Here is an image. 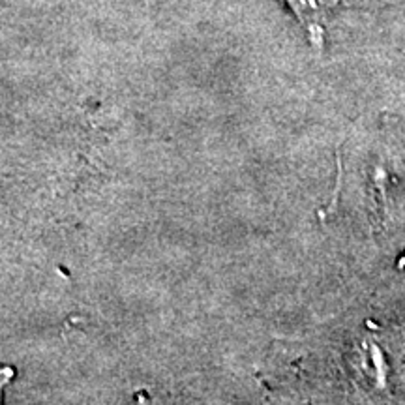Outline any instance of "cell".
<instances>
[{
  "label": "cell",
  "mask_w": 405,
  "mask_h": 405,
  "mask_svg": "<svg viewBox=\"0 0 405 405\" xmlns=\"http://www.w3.org/2000/svg\"><path fill=\"white\" fill-rule=\"evenodd\" d=\"M295 12L304 29L310 34V40L315 45H321L323 38V21L332 8L338 6L340 0H284Z\"/></svg>",
  "instance_id": "1"
},
{
  "label": "cell",
  "mask_w": 405,
  "mask_h": 405,
  "mask_svg": "<svg viewBox=\"0 0 405 405\" xmlns=\"http://www.w3.org/2000/svg\"><path fill=\"white\" fill-rule=\"evenodd\" d=\"M370 355H371L373 368H375V385L379 388H385V387H387L388 366H387V362H385V357H383L381 347H379L375 342L370 343Z\"/></svg>",
  "instance_id": "2"
}]
</instances>
